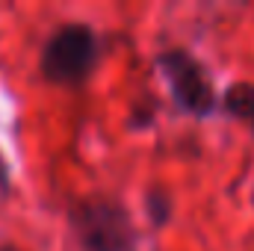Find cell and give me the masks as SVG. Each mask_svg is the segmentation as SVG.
Listing matches in <instances>:
<instances>
[{"label": "cell", "instance_id": "6da1fadb", "mask_svg": "<svg viewBox=\"0 0 254 251\" xmlns=\"http://www.w3.org/2000/svg\"><path fill=\"white\" fill-rule=\"evenodd\" d=\"M83 251H136V228L127 210L107 195H86L68 213Z\"/></svg>", "mask_w": 254, "mask_h": 251}, {"label": "cell", "instance_id": "7a4b0ae2", "mask_svg": "<svg viewBox=\"0 0 254 251\" xmlns=\"http://www.w3.org/2000/svg\"><path fill=\"white\" fill-rule=\"evenodd\" d=\"M101 60V39L89 24L68 21L42 48V77L57 86H77L83 83Z\"/></svg>", "mask_w": 254, "mask_h": 251}, {"label": "cell", "instance_id": "3957f363", "mask_svg": "<svg viewBox=\"0 0 254 251\" xmlns=\"http://www.w3.org/2000/svg\"><path fill=\"white\" fill-rule=\"evenodd\" d=\"M157 68L169 86V95L175 101V107L187 116L195 119H207L216 113L219 98L213 89V80L207 74V68L192 57L184 48H169L157 57Z\"/></svg>", "mask_w": 254, "mask_h": 251}, {"label": "cell", "instance_id": "277c9868", "mask_svg": "<svg viewBox=\"0 0 254 251\" xmlns=\"http://www.w3.org/2000/svg\"><path fill=\"white\" fill-rule=\"evenodd\" d=\"M222 104H225L228 116L249 122V127L254 133V83H234V86H228Z\"/></svg>", "mask_w": 254, "mask_h": 251}, {"label": "cell", "instance_id": "5b68a950", "mask_svg": "<svg viewBox=\"0 0 254 251\" xmlns=\"http://www.w3.org/2000/svg\"><path fill=\"white\" fill-rule=\"evenodd\" d=\"M145 207H148V219H151L157 228H163V225L172 219V195L163 192V189H151V192L145 195Z\"/></svg>", "mask_w": 254, "mask_h": 251}, {"label": "cell", "instance_id": "8992f818", "mask_svg": "<svg viewBox=\"0 0 254 251\" xmlns=\"http://www.w3.org/2000/svg\"><path fill=\"white\" fill-rule=\"evenodd\" d=\"M6 192H9V166H6V160L0 154V201L6 198Z\"/></svg>", "mask_w": 254, "mask_h": 251}, {"label": "cell", "instance_id": "52a82bcc", "mask_svg": "<svg viewBox=\"0 0 254 251\" xmlns=\"http://www.w3.org/2000/svg\"><path fill=\"white\" fill-rule=\"evenodd\" d=\"M0 251H18V249H9V246H3V249H0Z\"/></svg>", "mask_w": 254, "mask_h": 251}, {"label": "cell", "instance_id": "ba28073f", "mask_svg": "<svg viewBox=\"0 0 254 251\" xmlns=\"http://www.w3.org/2000/svg\"><path fill=\"white\" fill-rule=\"evenodd\" d=\"M252 204H254V192H252Z\"/></svg>", "mask_w": 254, "mask_h": 251}]
</instances>
